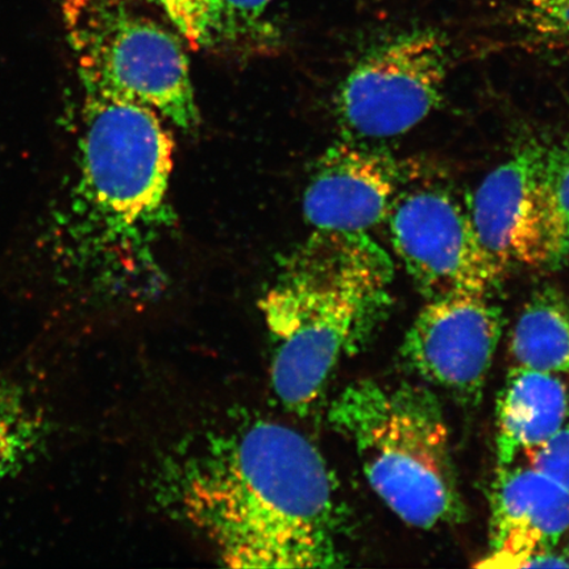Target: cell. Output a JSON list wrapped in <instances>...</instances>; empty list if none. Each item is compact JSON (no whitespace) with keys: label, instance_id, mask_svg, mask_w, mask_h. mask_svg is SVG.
<instances>
[{"label":"cell","instance_id":"obj_1","mask_svg":"<svg viewBox=\"0 0 569 569\" xmlns=\"http://www.w3.org/2000/svg\"><path fill=\"white\" fill-rule=\"evenodd\" d=\"M154 488L224 567L343 566L336 479L289 426L249 417L198 433L162 461Z\"/></svg>","mask_w":569,"mask_h":569},{"label":"cell","instance_id":"obj_2","mask_svg":"<svg viewBox=\"0 0 569 569\" xmlns=\"http://www.w3.org/2000/svg\"><path fill=\"white\" fill-rule=\"evenodd\" d=\"M73 180L53 226L57 252L103 288L152 279V244L168 222L174 142L151 107L82 88ZM141 289V287H140Z\"/></svg>","mask_w":569,"mask_h":569},{"label":"cell","instance_id":"obj_3","mask_svg":"<svg viewBox=\"0 0 569 569\" xmlns=\"http://www.w3.org/2000/svg\"><path fill=\"white\" fill-rule=\"evenodd\" d=\"M393 264L368 233L316 230L290 251L260 302L270 383L284 409L305 416L336 369L379 329Z\"/></svg>","mask_w":569,"mask_h":569},{"label":"cell","instance_id":"obj_4","mask_svg":"<svg viewBox=\"0 0 569 569\" xmlns=\"http://www.w3.org/2000/svg\"><path fill=\"white\" fill-rule=\"evenodd\" d=\"M332 430L353 448L381 501L405 523L436 529L465 517L442 405L417 383L358 380L333 398Z\"/></svg>","mask_w":569,"mask_h":569},{"label":"cell","instance_id":"obj_5","mask_svg":"<svg viewBox=\"0 0 569 569\" xmlns=\"http://www.w3.org/2000/svg\"><path fill=\"white\" fill-rule=\"evenodd\" d=\"M66 18L81 87L151 107L168 123H199L189 61L178 36L119 0H69Z\"/></svg>","mask_w":569,"mask_h":569},{"label":"cell","instance_id":"obj_6","mask_svg":"<svg viewBox=\"0 0 569 569\" xmlns=\"http://www.w3.org/2000/svg\"><path fill=\"white\" fill-rule=\"evenodd\" d=\"M450 48L442 34L415 31L377 46L356 63L339 92L348 134L372 140L400 137L442 102Z\"/></svg>","mask_w":569,"mask_h":569},{"label":"cell","instance_id":"obj_7","mask_svg":"<svg viewBox=\"0 0 569 569\" xmlns=\"http://www.w3.org/2000/svg\"><path fill=\"white\" fill-rule=\"evenodd\" d=\"M391 246L426 297L492 293L507 268L481 243L471 213L440 189L397 198L388 218Z\"/></svg>","mask_w":569,"mask_h":569},{"label":"cell","instance_id":"obj_8","mask_svg":"<svg viewBox=\"0 0 569 569\" xmlns=\"http://www.w3.org/2000/svg\"><path fill=\"white\" fill-rule=\"evenodd\" d=\"M502 331L490 293L462 291L427 300L410 326L401 355L411 372L460 401L486 386Z\"/></svg>","mask_w":569,"mask_h":569},{"label":"cell","instance_id":"obj_9","mask_svg":"<svg viewBox=\"0 0 569 569\" xmlns=\"http://www.w3.org/2000/svg\"><path fill=\"white\" fill-rule=\"evenodd\" d=\"M569 531V493L529 465L498 469L490 551L478 567H569L553 549Z\"/></svg>","mask_w":569,"mask_h":569},{"label":"cell","instance_id":"obj_10","mask_svg":"<svg viewBox=\"0 0 569 569\" xmlns=\"http://www.w3.org/2000/svg\"><path fill=\"white\" fill-rule=\"evenodd\" d=\"M401 167L393 156L360 139L327 149L303 198L316 230L368 233L388 220L398 198Z\"/></svg>","mask_w":569,"mask_h":569},{"label":"cell","instance_id":"obj_11","mask_svg":"<svg viewBox=\"0 0 569 569\" xmlns=\"http://www.w3.org/2000/svg\"><path fill=\"white\" fill-rule=\"evenodd\" d=\"M545 147H526L490 172L471 201L472 222L483 247L505 268H547L538 188Z\"/></svg>","mask_w":569,"mask_h":569},{"label":"cell","instance_id":"obj_12","mask_svg":"<svg viewBox=\"0 0 569 569\" xmlns=\"http://www.w3.org/2000/svg\"><path fill=\"white\" fill-rule=\"evenodd\" d=\"M568 419L569 391L563 377L513 368L497 403L498 469L517 465Z\"/></svg>","mask_w":569,"mask_h":569},{"label":"cell","instance_id":"obj_13","mask_svg":"<svg viewBox=\"0 0 569 569\" xmlns=\"http://www.w3.org/2000/svg\"><path fill=\"white\" fill-rule=\"evenodd\" d=\"M515 368L569 377V303L558 291H539L526 303L510 339Z\"/></svg>","mask_w":569,"mask_h":569},{"label":"cell","instance_id":"obj_14","mask_svg":"<svg viewBox=\"0 0 569 569\" xmlns=\"http://www.w3.org/2000/svg\"><path fill=\"white\" fill-rule=\"evenodd\" d=\"M51 436V421L27 389L0 382V482L33 465Z\"/></svg>","mask_w":569,"mask_h":569},{"label":"cell","instance_id":"obj_15","mask_svg":"<svg viewBox=\"0 0 569 569\" xmlns=\"http://www.w3.org/2000/svg\"><path fill=\"white\" fill-rule=\"evenodd\" d=\"M538 204L547 268H557L569 256V140L545 148Z\"/></svg>","mask_w":569,"mask_h":569},{"label":"cell","instance_id":"obj_16","mask_svg":"<svg viewBox=\"0 0 569 569\" xmlns=\"http://www.w3.org/2000/svg\"><path fill=\"white\" fill-rule=\"evenodd\" d=\"M176 30L194 49L222 40V0H156Z\"/></svg>","mask_w":569,"mask_h":569},{"label":"cell","instance_id":"obj_17","mask_svg":"<svg viewBox=\"0 0 569 569\" xmlns=\"http://www.w3.org/2000/svg\"><path fill=\"white\" fill-rule=\"evenodd\" d=\"M522 21L538 39L569 44V0H519Z\"/></svg>","mask_w":569,"mask_h":569},{"label":"cell","instance_id":"obj_18","mask_svg":"<svg viewBox=\"0 0 569 569\" xmlns=\"http://www.w3.org/2000/svg\"><path fill=\"white\" fill-rule=\"evenodd\" d=\"M523 460L569 493V419L547 442L526 453Z\"/></svg>","mask_w":569,"mask_h":569},{"label":"cell","instance_id":"obj_19","mask_svg":"<svg viewBox=\"0 0 569 569\" xmlns=\"http://www.w3.org/2000/svg\"><path fill=\"white\" fill-rule=\"evenodd\" d=\"M272 0H222V38L243 34L253 30L268 10Z\"/></svg>","mask_w":569,"mask_h":569},{"label":"cell","instance_id":"obj_20","mask_svg":"<svg viewBox=\"0 0 569 569\" xmlns=\"http://www.w3.org/2000/svg\"><path fill=\"white\" fill-rule=\"evenodd\" d=\"M147 2L156 3V0H147Z\"/></svg>","mask_w":569,"mask_h":569},{"label":"cell","instance_id":"obj_21","mask_svg":"<svg viewBox=\"0 0 569 569\" xmlns=\"http://www.w3.org/2000/svg\"><path fill=\"white\" fill-rule=\"evenodd\" d=\"M567 558H568V561H569V553H568V557H567Z\"/></svg>","mask_w":569,"mask_h":569}]
</instances>
